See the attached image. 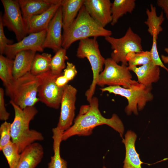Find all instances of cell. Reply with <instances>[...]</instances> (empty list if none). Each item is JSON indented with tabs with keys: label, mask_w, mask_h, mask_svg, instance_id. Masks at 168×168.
<instances>
[{
	"label": "cell",
	"mask_w": 168,
	"mask_h": 168,
	"mask_svg": "<svg viewBox=\"0 0 168 168\" xmlns=\"http://www.w3.org/2000/svg\"><path fill=\"white\" fill-rule=\"evenodd\" d=\"M89 105L81 106L79 113L73 124L63 132L62 140L65 141L73 136H88L92 133L96 127L107 125L113 128L122 137L124 130L123 124L116 114L110 118H106L101 114L99 109L98 99L93 96Z\"/></svg>",
	"instance_id": "cell-1"
},
{
	"label": "cell",
	"mask_w": 168,
	"mask_h": 168,
	"mask_svg": "<svg viewBox=\"0 0 168 168\" xmlns=\"http://www.w3.org/2000/svg\"><path fill=\"white\" fill-rule=\"evenodd\" d=\"M15 112L14 120L11 124V141L17 146L21 153L28 146L37 141L44 140L42 134L37 131L30 129L29 124L37 113V110L34 106L23 109L10 100Z\"/></svg>",
	"instance_id": "cell-2"
},
{
	"label": "cell",
	"mask_w": 168,
	"mask_h": 168,
	"mask_svg": "<svg viewBox=\"0 0 168 168\" xmlns=\"http://www.w3.org/2000/svg\"><path fill=\"white\" fill-rule=\"evenodd\" d=\"M112 34L111 30L102 27L91 18L83 5L72 24L63 31L62 47L67 50L77 40L90 37H105Z\"/></svg>",
	"instance_id": "cell-3"
},
{
	"label": "cell",
	"mask_w": 168,
	"mask_h": 168,
	"mask_svg": "<svg viewBox=\"0 0 168 168\" xmlns=\"http://www.w3.org/2000/svg\"><path fill=\"white\" fill-rule=\"evenodd\" d=\"M40 80L37 76L29 72L14 79L5 86L7 95L11 101L22 109L34 106L40 100L38 96Z\"/></svg>",
	"instance_id": "cell-4"
},
{
	"label": "cell",
	"mask_w": 168,
	"mask_h": 168,
	"mask_svg": "<svg viewBox=\"0 0 168 168\" xmlns=\"http://www.w3.org/2000/svg\"><path fill=\"white\" fill-rule=\"evenodd\" d=\"M152 89V87H147L138 83L128 88L120 86H108L100 88L102 92L107 91L126 98L128 104L125 107L124 111L128 115L132 113L138 115V111L142 110L147 103L153 100Z\"/></svg>",
	"instance_id": "cell-5"
},
{
	"label": "cell",
	"mask_w": 168,
	"mask_h": 168,
	"mask_svg": "<svg viewBox=\"0 0 168 168\" xmlns=\"http://www.w3.org/2000/svg\"><path fill=\"white\" fill-rule=\"evenodd\" d=\"M96 38H88L80 40L76 52L78 58H86L88 60L93 72L92 81L85 94L89 102L94 94L98 78L103 71L105 60L100 53Z\"/></svg>",
	"instance_id": "cell-6"
},
{
	"label": "cell",
	"mask_w": 168,
	"mask_h": 168,
	"mask_svg": "<svg viewBox=\"0 0 168 168\" xmlns=\"http://www.w3.org/2000/svg\"><path fill=\"white\" fill-rule=\"evenodd\" d=\"M104 68L99 74L97 85L102 87L120 86L128 88L137 84V81L132 79V76L128 66L119 65L111 58L105 59Z\"/></svg>",
	"instance_id": "cell-7"
},
{
	"label": "cell",
	"mask_w": 168,
	"mask_h": 168,
	"mask_svg": "<svg viewBox=\"0 0 168 168\" xmlns=\"http://www.w3.org/2000/svg\"><path fill=\"white\" fill-rule=\"evenodd\" d=\"M105 38L113 50L111 58L117 63L121 62L122 64L128 66L126 59L127 55L131 52L143 51L141 38L133 31L130 27L121 38H116L111 36Z\"/></svg>",
	"instance_id": "cell-8"
},
{
	"label": "cell",
	"mask_w": 168,
	"mask_h": 168,
	"mask_svg": "<svg viewBox=\"0 0 168 168\" xmlns=\"http://www.w3.org/2000/svg\"><path fill=\"white\" fill-rule=\"evenodd\" d=\"M4 12L0 16L4 26L13 32L17 41L28 34L27 22L22 16L18 0H1Z\"/></svg>",
	"instance_id": "cell-9"
},
{
	"label": "cell",
	"mask_w": 168,
	"mask_h": 168,
	"mask_svg": "<svg viewBox=\"0 0 168 168\" xmlns=\"http://www.w3.org/2000/svg\"><path fill=\"white\" fill-rule=\"evenodd\" d=\"M60 75L54 74L50 70L37 76L40 80L38 91L40 101L55 109L60 105L63 92L64 87H58L55 83L56 78Z\"/></svg>",
	"instance_id": "cell-10"
},
{
	"label": "cell",
	"mask_w": 168,
	"mask_h": 168,
	"mask_svg": "<svg viewBox=\"0 0 168 168\" xmlns=\"http://www.w3.org/2000/svg\"><path fill=\"white\" fill-rule=\"evenodd\" d=\"M77 93V89L70 85L67 84L63 88L60 104V115L57 127L63 132L72 125L75 115Z\"/></svg>",
	"instance_id": "cell-11"
},
{
	"label": "cell",
	"mask_w": 168,
	"mask_h": 168,
	"mask_svg": "<svg viewBox=\"0 0 168 168\" xmlns=\"http://www.w3.org/2000/svg\"><path fill=\"white\" fill-rule=\"evenodd\" d=\"M47 30L29 34L19 41L7 45L3 54L9 58L14 59L16 54L22 51L30 50L42 52L44 49L43 44Z\"/></svg>",
	"instance_id": "cell-12"
},
{
	"label": "cell",
	"mask_w": 168,
	"mask_h": 168,
	"mask_svg": "<svg viewBox=\"0 0 168 168\" xmlns=\"http://www.w3.org/2000/svg\"><path fill=\"white\" fill-rule=\"evenodd\" d=\"M63 28L62 7L61 6L50 22L43 44L44 49L48 48L56 53L62 47Z\"/></svg>",
	"instance_id": "cell-13"
},
{
	"label": "cell",
	"mask_w": 168,
	"mask_h": 168,
	"mask_svg": "<svg viewBox=\"0 0 168 168\" xmlns=\"http://www.w3.org/2000/svg\"><path fill=\"white\" fill-rule=\"evenodd\" d=\"M111 5L110 0H85L84 4L91 18L104 28L112 21Z\"/></svg>",
	"instance_id": "cell-14"
},
{
	"label": "cell",
	"mask_w": 168,
	"mask_h": 168,
	"mask_svg": "<svg viewBox=\"0 0 168 168\" xmlns=\"http://www.w3.org/2000/svg\"><path fill=\"white\" fill-rule=\"evenodd\" d=\"M22 14L27 22L32 16L44 12L61 0H18Z\"/></svg>",
	"instance_id": "cell-15"
},
{
	"label": "cell",
	"mask_w": 168,
	"mask_h": 168,
	"mask_svg": "<svg viewBox=\"0 0 168 168\" xmlns=\"http://www.w3.org/2000/svg\"><path fill=\"white\" fill-rule=\"evenodd\" d=\"M44 154L42 145L35 142L20 153V158L16 168H35L41 162Z\"/></svg>",
	"instance_id": "cell-16"
},
{
	"label": "cell",
	"mask_w": 168,
	"mask_h": 168,
	"mask_svg": "<svg viewBox=\"0 0 168 168\" xmlns=\"http://www.w3.org/2000/svg\"><path fill=\"white\" fill-rule=\"evenodd\" d=\"M128 68L135 74L138 83L147 87H152V84L157 82L160 78V67L154 65L152 62L138 67L128 66Z\"/></svg>",
	"instance_id": "cell-17"
},
{
	"label": "cell",
	"mask_w": 168,
	"mask_h": 168,
	"mask_svg": "<svg viewBox=\"0 0 168 168\" xmlns=\"http://www.w3.org/2000/svg\"><path fill=\"white\" fill-rule=\"evenodd\" d=\"M124 137V139L122 140L125 148L123 168H142V165L143 163L141 161L135 148L136 134L132 131L128 130Z\"/></svg>",
	"instance_id": "cell-18"
},
{
	"label": "cell",
	"mask_w": 168,
	"mask_h": 168,
	"mask_svg": "<svg viewBox=\"0 0 168 168\" xmlns=\"http://www.w3.org/2000/svg\"><path fill=\"white\" fill-rule=\"evenodd\" d=\"M61 2L53 5L42 13L30 17L27 21L28 34L47 30L51 20L61 6Z\"/></svg>",
	"instance_id": "cell-19"
},
{
	"label": "cell",
	"mask_w": 168,
	"mask_h": 168,
	"mask_svg": "<svg viewBox=\"0 0 168 168\" xmlns=\"http://www.w3.org/2000/svg\"><path fill=\"white\" fill-rule=\"evenodd\" d=\"M36 52L26 50L18 53L14 59L13 68L14 79H16L30 72Z\"/></svg>",
	"instance_id": "cell-20"
},
{
	"label": "cell",
	"mask_w": 168,
	"mask_h": 168,
	"mask_svg": "<svg viewBox=\"0 0 168 168\" xmlns=\"http://www.w3.org/2000/svg\"><path fill=\"white\" fill-rule=\"evenodd\" d=\"M85 0H62L63 31L72 24L83 6Z\"/></svg>",
	"instance_id": "cell-21"
},
{
	"label": "cell",
	"mask_w": 168,
	"mask_h": 168,
	"mask_svg": "<svg viewBox=\"0 0 168 168\" xmlns=\"http://www.w3.org/2000/svg\"><path fill=\"white\" fill-rule=\"evenodd\" d=\"M52 132L54 155L51 157L48 168H67V162L61 157L60 154V145L63 132L56 127L53 128Z\"/></svg>",
	"instance_id": "cell-22"
},
{
	"label": "cell",
	"mask_w": 168,
	"mask_h": 168,
	"mask_svg": "<svg viewBox=\"0 0 168 168\" xmlns=\"http://www.w3.org/2000/svg\"><path fill=\"white\" fill-rule=\"evenodd\" d=\"M135 0H114L111 3V24L114 25L124 15L132 13L135 7Z\"/></svg>",
	"instance_id": "cell-23"
},
{
	"label": "cell",
	"mask_w": 168,
	"mask_h": 168,
	"mask_svg": "<svg viewBox=\"0 0 168 168\" xmlns=\"http://www.w3.org/2000/svg\"><path fill=\"white\" fill-rule=\"evenodd\" d=\"M150 7V9H146L147 19L144 23L147 26V31L152 36L154 35H158L163 30L161 25L165 20L163 13L161 11L158 16L156 7L151 4Z\"/></svg>",
	"instance_id": "cell-24"
},
{
	"label": "cell",
	"mask_w": 168,
	"mask_h": 168,
	"mask_svg": "<svg viewBox=\"0 0 168 168\" xmlns=\"http://www.w3.org/2000/svg\"><path fill=\"white\" fill-rule=\"evenodd\" d=\"M52 58V55L48 53L36 54L30 72L37 76L50 71Z\"/></svg>",
	"instance_id": "cell-25"
},
{
	"label": "cell",
	"mask_w": 168,
	"mask_h": 168,
	"mask_svg": "<svg viewBox=\"0 0 168 168\" xmlns=\"http://www.w3.org/2000/svg\"><path fill=\"white\" fill-rule=\"evenodd\" d=\"M14 59L2 54L0 55V78L5 86L14 79L13 68Z\"/></svg>",
	"instance_id": "cell-26"
},
{
	"label": "cell",
	"mask_w": 168,
	"mask_h": 168,
	"mask_svg": "<svg viewBox=\"0 0 168 168\" xmlns=\"http://www.w3.org/2000/svg\"><path fill=\"white\" fill-rule=\"evenodd\" d=\"M68 59V58L66 55V49L62 47L52 58L50 71L55 75H62V71L66 66L65 61Z\"/></svg>",
	"instance_id": "cell-27"
},
{
	"label": "cell",
	"mask_w": 168,
	"mask_h": 168,
	"mask_svg": "<svg viewBox=\"0 0 168 168\" xmlns=\"http://www.w3.org/2000/svg\"><path fill=\"white\" fill-rule=\"evenodd\" d=\"M9 168H16L20 158L17 146L11 141L2 149Z\"/></svg>",
	"instance_id": "cell-28"
},
{
	"label": "cell",
	"mask_w": 168,
	"mask_h": 168,
	"mask_svg": "<svg viewBox=\"0 0 168 168\" xmlns=\"http://www.w3.org/2000/svg\"><path fill=\"white\" fill-rule=\"evenodd\" d=\"M126 59L129 66H142L152 62L150 51L130 53L127 55Z\"/></svg>",
	"instance_id": "cell-29"
},
{
	"label": "cell",
	"mask_w": 168,
	"mask_h": 168,
	"mask_svg": "<svg viewBox=\"0 0 168 168\" xmlns=\"http://www.w3.org/2000/svg\"><path fill=\"white\" fill-rule=\"evenodd\" d=\"M11 124L5 121L0 127V150L1 151L3 147L11 141Z\"/></svg>",
	"instance_id": "cell-30"
},
{
	"label": "cell",
	"mask_w": 168,
	"mask_h": 168,
	"mask_svg": "<svg viewBox=\"0 0 168 168\" xmlns=\"http://www.w3.org/2000/svg\"><path fill=\"white\" fill-rule=\"evenodd\" d=\"M152 37V45L150 51L151 54L152 62L154 65L163 68L168 72V68L164 65L158 51L157 44L158 35H154Z\"/></svg>",
	"instance_id": "cell-31"
},
{
	"label": "cell",
	"mask_w": 168,
	"mask_h": 168,
	"mask_svg": "<svg viewBox=\"0 0 168 168\" xmlns=\"http://www.w3.org/2000/svg\"><path fill=\"white\" fill-rule=\"evenodd\" d=\"M3 26L0 16V53L3 55L7 46L13 43V41L9 40L6 37L4 31Z\"/></svg>",
	"instance_id": "cell-32"
},
{
	"label": "cell",
	"mask_w": 168,
	"mask_h": 168,
	"mask_svg": "<svg viewBox=\"0 0 168 168\" xmlns=\"http://www.w3.org/2000/svg\"><path fill=\"white\" fill-rule=\"evenodd\" d=\"M4 91L0 88V119L6 121L9 118L10 113L7 111L5 107Z\"/></svg>",
	"instance_id": "cell-33"
},
{
	"label": "cell",
	"mask_w": 168,
	"mask_h": 168,
	"mask_svg": "<svg viewBox=\"0 0 168 168\" xmlns=\"http://www.w3.org/2000/svg\"><path fill=\"white\" fill-rule=\"evenodd\" d=\"M77 73V71L74 65L67 62L66 67L63 70V75L69 81L74 79Z\"/></svg>",
	"instance_id": "cell-34"
},
{
	"label": "cell",
	"mask_w": 168,
	"mask_h": 168,
	"mask_svg": "<svg viewBox=\"0 0 168 168\" xmlns=\"http://www.w3.org/2000/svg\"><path fill=\"white\" fill-rule=\"evenodd\" d=\"M156 3L158 6L163 10L168 20V0H158Z\"/></svg>",
	"instance_id": "cell-35"
},
{
	"label": "cell",
	"mask_w": 168,
	"mask_h": 168,
	"mask_svg": "<svg viewBox=\"0 0 168 168\" xmlns=\"http://www.w3.org/2000/svg\"><path fill=\"white\" fill-rule=\"evenodd\" d=\"M69 81L62 74L58 77L55 80V83L58 87L63 88L68 84Z\"/></svg>",
	"instance_id": "cell-36"
},
{
	"label": "cell",
	"mask_w": 168,
	"mask_h": 168,
	"mask_svg": "<svg viewBox=\"0 0 168 168\" xmlns=\"http://www.w3.org/2000/svg\"><path fill=\"white\" fill-rule=\"evenodd\" d=\"M165 51L168 54V47L164 49ZM161 58L163 63H168V56H166L162 54L161 56Z\"/></svg>",
	"instance_id": "cell-37"
},
{
	"label": "cell",
	"mask_w": 168,
	"mask_h": 168,
	"mask_svg": "<svg viewBox=\"0 0 168 168\" xmlns=\"http://www.w3.org/2000/svg\"><path fill=\"white\" fill-rule=\"evenodd\" d=\"M103 168H106L105 166H104L103 167Z\"/></svg>",
	"instance_id": "cell-38"
},
{
	"label": "cell",
	"mask_w": 168,
	"mask_h": 168,
	"mask_svg": "<svg viewBox=\"0 0 168 168\" xmlns=\"http://www.w3.org/2000/svg\"></svg>",
	"instance_id": "cell-39"
}]
</instances>
